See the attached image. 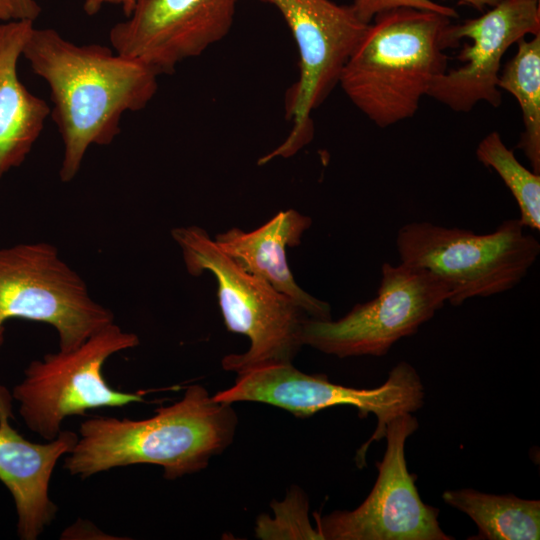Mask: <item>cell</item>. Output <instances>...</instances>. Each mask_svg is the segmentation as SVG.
<instances>
[{
    "mask_svg": "<svg viewBox=\"0 0 540 540\" xmlns=\"http://www.w3.org/2000/svg\"><path fill=\"white\" fill-rule=\"evenodd\" d=\"M22 55L50 89L64 183L76 177L91 145L112 143L123 114L142 110L157 91L158 75L147 65L104 45L75 44L53 28L33 27Z\"/></svg>",
    "mask_w": 540,
    "mask_h": 540,
    "instance_id": "cell-1",
    "label": "cell"
},
{
    "mask_svg": "<svg viewBox=\"0 0 540 540\" xmlns=\"http://www.w3.org/2000/svg\"><path fill=\"white\" fill-rule=\"evenodd\" d=\"M238 424L232 404L190 385L177 402L141 420L93 417L83 421L63 467L82 479L112 468L153 464L174 480L204 469L232 442Z\"/></svg>",
    "mask_w": 540,
    "mask_h": 540,
    "instance_id": "cell-2",
    "label": "cell"
},
{
    "mask_svg": "<svg viewBox=\"0 0 540 540\" xmlns=\"http://www.w3.org/2000/svg\"><path fill=\"white\" fill-rule=\"evenodd\" d=\"M451 19L420 9L399 8L374 17L350 56L339 85L375 125L385 128L411 118L434 80L448 68Z\"/></svg>",
    "mask_w": 540,
    "mask_h": 540,
    "instance_id": "cell-3",
    "label": "cell"
},
{
    "mask_svg": "<svg viewBox=\"0 0 540 540\" xmlns=\"http://www.w3.org/2000/svg\"><path fill=\"white\" fill-rule=\"evenodd\" d=\"M187 272L208 271L217 280V297L227 329L248 337L250 346L222 359L226 371L242 374L263 366L292 363L303 346L305 322L312 319L292 299L243 269L199 226L171 230Z\"/></svg>",
    "mask_w": 540,
    "mask_h": 540,
    "instance_id": "cell-4",
    "label": "cell"
},
{
    "mask_svg": "<svg viewBox=\"0 0 540 540\" xmlns=\"http://www.w3.org/2000/svg\"><path fill=\"white\" fill-rule=\"evenodd\" d=\"M519 219L503 221L487 234L428 221L401 226L396 248L401 263L428 270L448 287V303L459 306L476 297L513 289L540 254L538 239Z\"/></svg>",
    "mask_w": 540,
    "mask_h": 540,
    "instance_id": "cell-5",
    "label": "cell"
},
{
    "mask_svg": "<svg viewBox=\"0 0 540 540\" xmlns=\"http://www.w3.org/2000/svg\"><path fill=\"white\" fill-rule=\"evenodd\" d=\"M46 323L70 351L115 322L113 312L94 300L83 278L47 242L0 248V348L9 320Z\"/></svg>",
    "mask_w": 540,
    "mask_h": 540,
    "instance_id": "cell-6",
    "label": "cell"
},
{
    "mask_svg": "<svg viewBox=\"0 0 540 540\" xmlns=\"http://www.w3.org/2000/svg\"><path fill=\"white\" fill-rule=\"evenodd\" d=\"M139 344L135 333L113 322L73 350H59L31 361L24 378L11 392L27 428L50 441L57 437L67 417L85 415L100 407L143 402L144 393L113 389L103 374V366L112 355Z\"/></svg>",
    "mask_w": 540,
    "mask_h": 540,
    "instance_id": "cell-7",
    "label": "cell"
},
{
    "mask_svg": "<svg viewBox=\"0 0 540 540\" xmlns=\"http://www.w3.org/2000/svg\"><path fill=\"white\" fill-rule=\"evenodd\" d=\"M218 402L242 401L269 404L305 418L334 406L357 409L361 418L373 414L377 426L356 455L357 465L365 463V455L373 441L385 437L389 422L404 413H414L424 404L425 391L416 369L406 361L394 366L387 380L372 389H359L330 382L323 374H306L282 363L263 366L237 375L230 388L213 396Z\"/></svg>",
    "mask_w": 540,
    "mask_h": 540,
    "instance_id": "cell-8",
    "label": "cell"
},
{
    "mask_svg": "<svg viewBox=\"0 0 540 540\" xmlns=\"http://www.w3.org/2000/svg\"><path fill=\"white\" fill-rule=\"evenodd\" d=\"M274 6L284 18L297 45L299 77L285 97L286 117L292 128L286 139L259 164L290 157L310 142L311 113L334 87L368 25L351 5L331 0H259Z\"/></svg>",
    "mask_w": 540,
    "mask_h": 540,
    "instance_id": "cell-9",
    "label": "cell"
},
{
    "mask_svg": "<svg viewBox=\"0 0 540 540\" xmlns=\"http://www.w3.org/2000/svg\"><path fill=\"white\" fill-rule=\"evenodd\" d=\"M449 296L445 283L428 270L383 263L376 297L338 320L308 319L303 345L339 358L384 356L397 341L417 333Z\"/></svg>",
    "mask_w": 540,
    "mask_h": 540,
    "instance_id": "cell-10",
    "label": "cell"
},
{
    "mask_svg": "<svg viewBox=\"0 0 540 540\" xmlns=\"http://www.w3.org/2000/svg\"><path fill=\"white\" fill-rule=\"evenodd\" d=\"M413 413L387 425L386 451L376 463L378 476L366 499L353 510L316 517V530L326 540H451L438 521L439 509L424 503L408 471L407 439L418 429Z\"/></svg>",
    "mask_w": 540,
    "mask_h": 540,
    "instance_id": "cell-11",
    "label": "cell"
},
{
    "mask_svg": "<svg viewBox=\"0 0 540 540\" xmlns=\"http://www.w3.org/2000/svg\"><path fill=\"white\" fill-rule=\"evenodd\" d=\"M237 0H139L126 20L109 32L112 48L170 74L202 54L231 29Z\"/></svg>",
    "mask_w": 540,
    "mask_h": 540,
    "instance_id": "cell-12",
    "label": "cell"
},
{
    "mask_svg": "<svg viewBox=\"0 0 540 540\" xmlns=\"http://www.w3.org/2000/svg\"><path fill=\"white\" fill-rule=\"evenodd\" d=\"M450 33L456 43L471 40L458 55L464 64L438 76L427 96L456 112H469L482 101L497 108L502 58L519 40L540 33L539 0H501L477 18L452 24Z\"/></svg>",
    "mask_w": 540,
    "mask_h": 540,
    "instance_id": "cell-13",
    "label": "cell"
},
{
    "mask_svg": "<svg viewBox=\"0 0 540 540\" xmlns=\"http://www.w3.org/2000/svg\"><path fill=\"white\" fill-rule=\"evenodd\" d=\"M13 397L0 384V481L13 497L17 535L36 540L55 519L57 506L50 499V480L58 460L75 446L78 434L61 430L45 443L25 439L10 423Z\"/></svg>",
    "mask_w": 540,
    "mask_h": 540,
    "instance_id": "cell-14",
    "label": "cell"
},
{
    "mask_svg": "<svg viewBox=\"0 0 540 540\" xmlns=\"http://www.w3.org/2000/svg\"><path fill=\"white\" fill-rule=\"evenodd\" d=\"M311 224L309 216L288 209L253 231L231 228L217 234L214 240L243 269L292 299L312 319L329 320L330 305L296 283L287 261V247L298 246Z\"/></svg>",
    "mask_w": 540,
    "mask_h": 540,
    "instance_id": "cell-15",
    "label": "cell"
},
{
    "mask_svg": "<svg viewBox=\"0 0 540 540\" xmlns=\"http://www.w3.org/2000/svg\"><path fill=\"white\" fill-rule=\"evenodd\" d=\"M33 21L0 24V180L22 165L38 140L51 108L20 81L17 65Z\"/></svg>",
    "mask_w": 540,
    "mask_h": 540,
    "instance_id": "cell-16",
    "label": "cell"
},
{
    "mask_svg": "<svg viewBox=\"0 0 540 540\" xmlns=\"http://www.w3.org/2000/svg\"><path fill=\"white\" fill-rule=\"evenodd\" d=\"M444 502L468 515L478 533L470 540H538L540 501L513 494L495 495L473 488L447 490Z\"/></svg>",
    "mask_w": 540,
    "mask_h": 540,
    "instance_id": "cell-17",
    "label": "cell"
},
{
    "mask_svg": "<svg viewBox=\"0 0 540 540\" xmlns=\"http://www.w3.org/2000/svg\"><path fill=\"white\" fill-rule=\"evenodd\" d=\"M515 55L500 70L498 88L515 97L522 113L524 131L517 147L540 174V33L517 43Z\"/></svg>",
    "mask_w": 540,
    "mask_h": 540,
    "instance_id": "cell-18",
    "label": "cell"
},
{
    "mask_svg": "<svg viewBox=\"0 0 540 540\" xmlns=\"http://www.w3.org/2000/svg\"><path fill=\"white\" fill-rule=\"evenodd\" d=\"M477 159L500 176L517 202L518 218L525 228L540 230V174L530 171L516 158L500 134L486 135L476 149Z\"/></svg>",
    "mask_w": 540,
    "mask_h": 540,
    "instance_id": "cell-19",
    "label": "cell"
},
{
    "mask_svg": "<svg viewBox=\"0 0 540 540\" xmlns=\"http://www.w3.org/2000/svg\"><path fill=\"white\" fill-rule=\"evenodd\" d=\"M351 6L360 20L367 24L378 14L399 8L428 10L450 18L458 16L455 9L432 0H353Z\"/></svg>",
    "mask_w": 540,
    "mask_h": 540,
    "instance_id": "cell-20",
    "label": "cell"
},
{
    "mask_svg": "<svg viewBox=\"0 0 540 540\" xmlns=\"http://www.w3.org/2000/svg\"><path fill=\"white\" fill-rule=\"evenodd\" d=\"M12 20H30L35 21L41 12V8L35 0H8Z\"/></svg>",
    "mask_w": 540,
    "mask_h": 540,
    "instance_id": "cell-21",
    "label": "cell"
},
{
    "mask_svg": "<svg viewBox=\"0 0 540 540\" xmlns=\"http://www.w3.org/2000/svg\"><path fill=\"white\" fill-rule=\"evenodd\" d=\"M138 1L139 0H85L83 8L86 14L92 16L97 14L106 4L119 5L125 16L128 17Z\"/></svg>",
    "mask_w": 540,
    "mask_h": 540,
    "instance_id": "cell-22",
    "label": "cell"
},
{
    "mask_svg": "<svg viewBox=\"0 0 540 540\" xmlns=\"http://www.w3.org/2000/svg\"><path fill=\"white\" fill-rule=\"evenodd\" d=\"M459 1L479 11H483L486 7H494L501 0H459Z\"/></svg>",
    "mask_w": 540,
    "mask_h": 540,
    "instance_id": "cell-23",
    "label": "cell"
},
{
    "mask_svg": "<svg viewBox=\"0 0 540 540\" xmlns=\"http://www.w3.org/2000/svg\"><path fill=\"white\" fill-rule=\"evenodd\" d=\"M0 20H12V11L8 0H0Z\"/></svg>",
    "mask_w": 540,
    "mask_h": 540,
    "instance_id": "cell-24",
    "label": "cell"
}]
</instances>
